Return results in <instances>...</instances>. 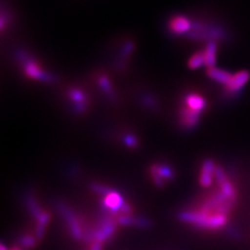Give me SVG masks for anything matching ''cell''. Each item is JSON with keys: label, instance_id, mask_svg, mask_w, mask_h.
Returning a JSON list of instances; mask_svg holds the SVG:
<instances>
[{"label": "cell", "instance_id": "cell-7", "mask_svg": "<svg viewBox=\"0 0 250 250\" xmlns=\"http://www.w3.org/2000/svg\"><path fill=\"white\" fill-rule=\"evenodd\" d=\"M207 74L209 78H212L213 81L219 83H222L224 85L228 84L231 77H232V74L225 71V70H222V69H219V68H216V67H212V68H208L207 70Z\"/></svg>", "mask_w": 250, "mask_h": 250}, {"label": "cell", "instance_id": "cell-11", "mask_svg": "<svg viewBox=\"0 0 250 250\" xmlns=\"http://www.w3.org/2000/svg\"><path fill=\"white\" fill-rule=\"evenodd\" d=\"M50 220V215L47 212H43V214L38 219V225L36 228V238L38 240H41L44 236V231L47 223Z\"/></svg>", "mask_w": 250, "mask_h": 250}, {"label": "cell", "instance_id": "cell-1", "mask_svg": "<svg viewBox=\"0 0 250 250\" xmlns=\"http://www.w3.org/2000/svg\"><path fill=\"white\" fill-rule=\"evenodd\" d=\"M57 208L61 216L64 218V220L67 222L72 237L76 240H83V230L82 229V226L80 225V223H78L74 213L72 212V209L69 207H67L64 202H61V201L57 203Z\"/></svg>", "mask_w": 250, "mask_h": 250}, {"label": "cell", "instance_id": "cell-4", "mask_svg": "<svg viewBox=\"0 0 250 250\" xmlns=\"http://www.w3.org/2000/svg\"><path fill=\"white\" fill-rule=\"evenodd\" d=\"M125 201L117 192H112L105 196L104 200V208L107 209L108 213H116L120 212Z\"/></svg>", "mask_w": 250, "mask_h": 250}, {"label": "cell", "instance_id": "cell-20", "mask_svg": "<svg viewBox=\"0 0 250 250\" xmlns=\"http://www.w3.org/2000/svg\"><path fill=\"white\" fill-rule=\"evenodd\" d=\"M124 143L129 147H136L138 145V140L131 135H126L124 137Z\"/></svg>", "mask_w": 250, "mask_h": 250}, {"label": "cell", "instance_id": "cell-3", "mask_svg": "<svg viewBox=\"0 0 250 250\" xmlns=\"http://www.w3.org/2000/svg\"><path fill=\"white\" fill-rule=\"evenodd\" d=\"M179 118H181V123L187 128H193L196 126L200 119V113L195 112L189 107L182 108L181 114H179Z\"/></svg>", "mask_w": 250, "mask_h": 250}, {"label": "cell", "instance_id": "cell-18", "mask_svg": "<svg viewBox=\"0 0 250 250\" xmlns=\"http://www.w3.org/2000/svg\"><path fill=\"white\" fill-rule=\"evenodd\" d=\"M69 96L73 101H76L78 104H83L84 101V95L78 90H71L69 93Z\"/></svg>", "mask_w": 250, "mask_h": 250}, {"label": "cell", "instance_id": "cell-10", "mask_svg": "<svg viewBox=\"0 0 250 250\" xmlns=\"http://www.w3.org/2000/svg\"><path fill=\"white\" fill-rule=\"evenodd\" d=\"M186 104L187 107H189L195 112L200 113L206 107V100L197 94H189L186 97Z\"/></svg>", "mask_w": 250, "mask_h": 250}, {"label": "cell", "instance_id": "cell-22", "mask_svg": "<svg viewBox=\"0 0 250 250\" xmlns=\"http://www.w3.org/2000/svg\"><path fill=\"white\" fill-rule=\"evenodd\" d=\"M101 244L103 243H100V242H98V241L93 242L91 250H101Z\"/></svg>", "mask_w": 250, "mask_h": 250}, {"label": "cell", "instance_id": "cell-19", "mask_svg": "<svg viewBox=\"0 0 250 250\" xmlns=\"http://www.w3.org/2000/svg\"><path fill=\"white\" fill-rule=\"evenodd\" d=\"M100 85L106 93H111L112 92V88H111V83H109V81L105 76H103L100 78Z\"/></svg>", "mask_w": 250, "mask_h": 250}, {"label": "cell", "instance_id": "cell-12", "mask_svg": "<svg viewBox=\"0 0 250 250\" xmlns=\"http://www.w3.org/2000/svg\"><path fill=\"white\" fill-rule=\"evenodd\" d=\"M25 202H26V206L29 209L30 214L33 215L35 218L39 219V217H40L42 214H43V210L41 209V208L39 207L38 202L36 201L35 197L33 196L31 194H28L27 196L25 197Z\"/></svg>", "mask_w": 250, "mask_h": 250}, {"label": "cell", "instance_id": "cell-13", "mask_svg": "<svg viewBox=\"0 0 250 250\" xmlns=\"http://www.w3.org/2000/svg\"><path fill=\"white\" fill-rule=\"evenodd\" d=\"M154 169L163 179H172L174 177V172L168 165H155Z\"/></svg>", "mask_w": 250, "mask_h": 250}, {"label": "cell", "instance_id": "cell-23", "mask_svg": "<svg viewBox=\"0 0 250 250\" xmlns=\"http://www.w3.org/2000/svg\"><path fill=\"white\" fill-rule=\"evenodd\" d=\"M13 250H21V249H19V248H14Z\"/></svg>", "mask_w": 250, "mask_h": 250}, {"label": "cell", "instance_id": "cell-8", "mask_svg": "<svg viewBox=\"0 0 250 250\" xmlns=\"http://www.w3.org/2000/svg\"><path fill=\"white\" fill-rule=\"evenodd\" d=\"M169 27L174 34L181 35V34L187 33V31L190 29L191 23L186 17H183V16H178V17H175L170 21Z\"/></svg>", "mask_w": 250, "mask_h": 250}, {"label": "cell", "instance_id": "cell-15", "mask_svg": "<svg viewBox=\"0 0 250 250\" xmlns=\"http://www.w3.org/2000/svg\"><path fill=\"white\" fill-rule=\"evenodd\" d=\"M214 177L216 178L217 184L219 186H221L222 184H224L226 181H229L228 174H226L225 170L219 165H216L215 167V172H214Z\"/></svg>", "mask_w": 250, "mask_h": 250}, {"label": "cell", "instance_id": "cell-17", "mask_svg": "<svg viewBox=\"0 0 250 250\" xmlns=\"http://www.w3.org/2000/svg\"><path fill=\"white\" fill-rule=\"evenodd\" d=\"M91 189L96 192V193H99V194H104L105 196L108 194H111L112 192H114L111 188H108L106 186H104V185H100V184H92L91 185Z\"/></svg>", "mask_w": 250, "mask_h": 250}, {"label": "cell", "instance_id": "cell-9", "mask_svg": "<svg viewBox=\"0 0 250 250\" xmlns=\"http://www.w3.org/2000/svg\"><path fill=\"white\" fill-rule=\"evenodd\" d=\"M203 56H205V65L208 68L215 67L217 61V44L215 41L208 42Z\"/></svg>", "mask_w": 250, "mask_h": 250}, {"label": "cell", "instance_id": "cell-2", "mask_svg": "<svg viewBox=\"0 0 250 250\" xmlns=\"http://www.w3.org/2000/svg\"><path fill=\"white\" fill-rule=\"evenodd\" d=\"M250 80V73L246 70H242L232 74L230 82L225 85V91L229 94H236L243 89Z\"/></svg>", "mask_w": 250, "mask_h": 250}, {"label": "cell", "instance_id": "cell-5", "mask_svg": "<svg viewBox=\"0 0 250 250\" xmlns=\"http://www.w3.org/2000/svg\"><path fill=\"white\" fill-rule=\"evenodd\" d=\"M216 164L212 160H206L202 164L201 174H200V184L202 187H208L212 184Z\"/></svg>", "mask_w": 250, "mask_h": 250}, {"label": "cell", "instance_id": "cell-6", "mask_svg": "<svg viewBox=\"0 0 250 250\" xmlns=\"http://www.w3.org/2000/svg\"><path fill=\"white\" fill-rule=\"evenodd\" d=\"M24 71L27 76L35 78V80H41L44 82H51V76L45 73L43 70L39 68L34 62L27 61L24 65Z\"/></svg>", "mask_w": 250, "mask_h": 250}, {"label": "cell", "instance_id": "cell-16", "mask_svg": "<svg viewBox=\"0 0 250 250\" xmlns=\"http://www.w3.org/2000/svg\"><path fill=\"white\" fill-rule=\"evenodd\" d=\"M36 239L37 238L30 236V234H25V236H22L20 238V244L24 248H31L36 245Z\"/></svg>", "mask_w": 250, "mask_h": 250}, {"label": "cell", "instance_id": "cell-14", "mask_svg": "<svg viewBox=\"0 0 250 250\" xmlns=\"http://www.w3.org/2000/svg\"><path fill=\"white\" fill-rule=\"evenodd\" d=\"M189 67L191 69H198L202 65H205V56H203V52H197L195 53L194 56L189 61Z\"/></svg>", "mask_w": 250, "mask_h": 250}, {"label": "cell", "instance_id": "cell-21", "mask_svg": "<svg viewBox=\"0 0 250 250\" xmlns=\"http://www.w3.org/2000/svg\"><path fill=\"white\" fill-rule=\"evenodd\" d=\"M226 232H228L229 236L232 239H238L240 237V231L237 230L234 228H229L228 229V230H226Z\"/></svg>", "mask_w": 250, "mask_h": 250}]
</instances>
